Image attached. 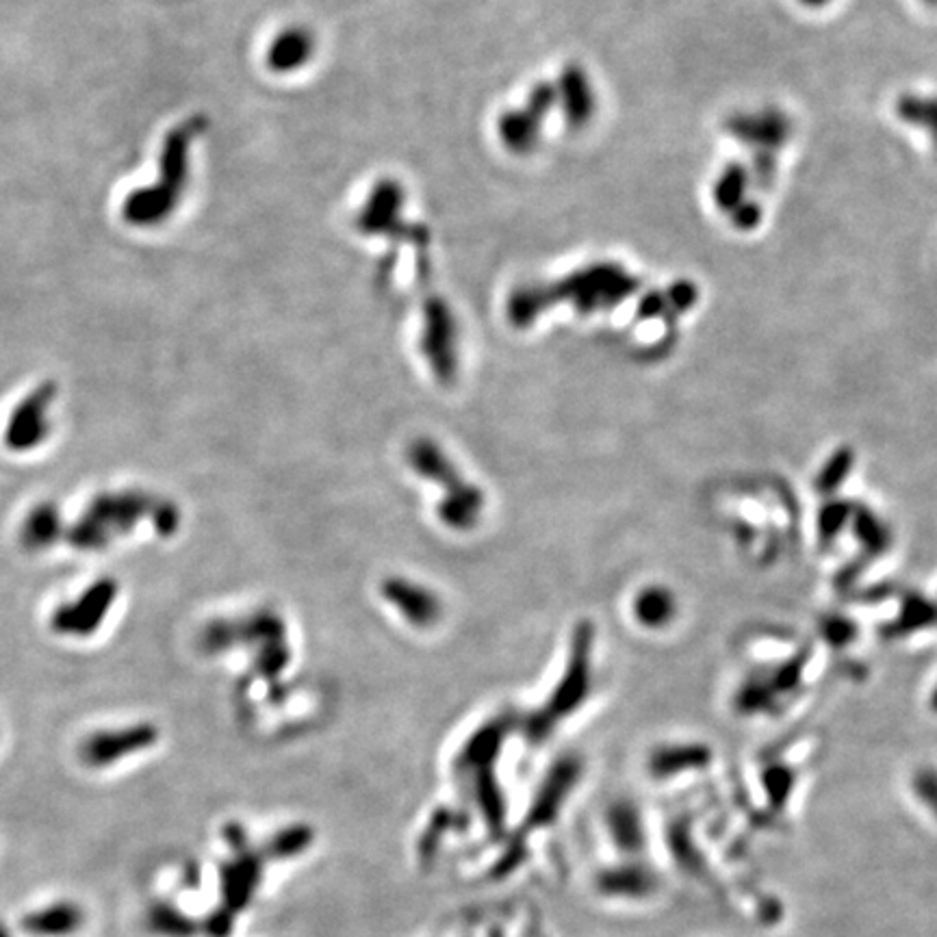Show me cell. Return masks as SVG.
<instances>
[{"instance_id":"cell-13","label":"cell","mask_w":937,"mask_h":937,"mask_svg":"<svg viewBox=\"0 0 937 937\" xmlns=\"http://www.w3.org/2000/svg\"><path fill=\"white\" fill-rule=\"evenodd\" d=\"M586 650H588V636L579 634V636H577L576 657H574L571 668H569V673L565 675V679H563V684H560V688H558V695L554 697V701H552V706H549L547 715H545V717H541V719H536V721L530 722V733H532L534 738H538V740H541V738L549 731V724L554 722V719L558 721L560 717L569 715V710H574L577 704L586 697V686H588Z\"/></svg>"},{"instance_id":"cell-9","label":"cell","mask_w":937,"mask_h":937,"mask_svg":"<svg viewBox=\"0 0 937 937\" xmlns=\"http://www.w3.org/2000/svg\"><path fill=\"white\" fill-rule=\"evenodd\" d=\"M724 131L753 152L777 154L791 142L793 120L777 107H762L753 111H738L724 120Z\"/></svg>"},{"instance_id":"cell-15","label":"cell","mask_w":937,"mask_h":937,"mask_svg":"<svg viewBox=\"0 0 937 937\" xmlns=\"http://www.w3.org/2000/svg\"><path fill=\"white\" fill-rule=\"evenodd\" d=\"M606 829L612 845L630 860H636L647 849L645 818L634 800L612 803L606 811Z\"/></svg>"},{"instance_id":"cell-16","label":"cell","mask_w":937,"mask_h":937,"mask_svg":"<svg viewBox=\"0 0 937 937\" xmlns=\"http://www.w3.org/2000/svg\"><path fill=\"white\" fill-rule=\"evenodd\" d=\"M85 923L83 909L74 901H57L22 918V929L33 937L74 936Z\"/></svg>"},{"instance_id":"cell-12","label":"cell","mask_w":937,"mask_h":937,"mask_svg":"<svg viewBox=\"0 0 937 937\" xmlns=\"http://www.w3.org/2000/svg\"><path fill=\"white\" fill-rule=\"evenodd\" d=\"M597 890L608 898L645 901L660 890V876L645 862L628 860L597 874Z\"/></svg>"},{"instance_id":"cell-18","label":"cell","mask_w":937,"mask_h":937,"mask_svg":"<svg viewBox=\"0 0 937 937\" xmlns=\"http://www.w3.org/2000/svg\"><path fill=\"white\" fill-rule=\"evenodd\" d=\"M315 51L313 35L302 26H291L274 37L268 51V66L274 73H295L302 68Z\"/></svg>"},{"instance_id":"cell-20","label":"cell","mask_w":937,"mask_h":937,"mask_svg":"<svg viewBox=\"0 0 937 937\" xmlns=\"http://www.w3.org/2000/svg\"><path fill=\"white\" fill-rule=\"evenodd\" d=\"M384 595L389 597V601H393L397 606V610H402L413 623L420 625H431L433 621L438 619L440 614V606L438 599L431 595L426 588L408 584L404 579H393L386 584Z\"/></svg>"},{"instance_id":"cell-33","label":"cell","mask_w":937,"mask_h":937,"mask_svg":"<svg viewBox=\"0 0 937 937\" xmlns=\"http://www.w3.org/2000/svg\"><path fill=\"white\" fill-rule=\"evenodd\" d=\"M931 708L937 712V684L936 688H934V693H931Z\"/></svg>"},{"instance_id":"cell-6","label":"cell","mask_w":937,"mask_h":937,"mask_svg":"<svg viewBox=\"0 0 937 937\" xmlns=\"http://www.w3.org/2000/svg\"><path fill=\"white\" fill-rule=\"evenodd\" d=\"M556 102H558L556 85H552V83L534 85L523 109L505 111L504 116L500 118L498 133H500L502 144L514 154L532 152L538 144L543 122H545L547 113L556 107Z\"/></svg>"},{"instance_id":"cell-28","label":"cell","mask_w":937,"mask_h":937,"mask_svg":"<svg viewBox=\"0 0 937 937\" xmlns=\"http://www.w3.org/2000/svg\"><path fill=\"white\" fill-rule=\"evenodd\" d=\"M308 842H310V834L308 831H304V829H291V831L281 834L274 840L272 851H274L276 858H291V856L299 853Z\"/></svg>"},{"instance_id":"cell-24","label":"cell","mask_w":937,"mask_h":937,"mask_svg":"<svg viewBox=\"0 0 937 937\" xmlns=\"http://www.w3.org/2000/svg\"><path fill=\"white\" fill-rule=\"evenodd\" d=\"M552 306L549 299V291L547 285H523V287L514 288L510 299H508V319L523 328L530 326L534 319H538V315H543L547 308Z\"/></svg>"},{"instance_id":"cell-22","label":"cell","mask_w":937,"mask_h":937,"mask_svg":"<svg viewBox=\"0 0 937 937\" xmlns=\"http://www.w3.org/2000/svg\"><path fill=\"white\" fill-rule=\"evenodd\" d=\"M894 113L907 127L923 129L937 154V94H901L894 102Z\"/></svg>"},{"instance_id":"cell-2","label":"cell","mask_w":937,"mask_h":937,"mask_svg":"<svg viewBox=\"0 0 937 937\" xmlns=\"http://www.w3.org/2000/svg\"><path fill=\"white\" fill-rule=\"evenodd\" d=\"M154 505L156 502L142 491L100 493L66 532V538L74 549L80 552L102 549L113 541V536L131 532L140 519L152 514Z\"/></svg>"},{"instance_id":"cell-17","label":"cell","mask_w":937,"mask_h":937,"mask_svg":"<svg viewBox=\"0 0 937 937\" xmlns=\"http://www.w3.org/2000/svg\"><path fill=\"white\" fill-rule=\"evenodd\" d=\"M710 760L712 753L704 744H666L651 755L650 771L653 777L666 780L688 771H701L710 764Z\"/></svg>"},{"instance_id":"cell-8","label":"cell","mask_w":937,"mask_h":937,"mask_svg":"<svg viewBox=\"0 0 937 937\" xmlns=\"http://www.w3.org/2000/svg\"><path fill=\"white\" fill-rule=\"evenodd\" d=\"M159 740V729L138 722L122 729H102L80 742L78 755L89 769H107L116 762L150 749Z\"/></svg>"},{"instance_id":"cell-30","label":"cell","mask_w":937,"mask_h":937,"mask_svg":"<svg viewBox=\"0 0 937 937\" xmlns=\"http://www.w3.org/2000/svg\"><path fill=\"white\" fill-rule=\"evenodd\" d=\"M152 521H154V527L163 536L176 532L178 530V510H176V505H172L170 502H159V504L154 505V510H152Z\"/></svg>"},{"instance_id":"cell-10","label":"cell","mask_w":937,"mask_h":937,"mask_svg":"<svg viewBox=\"0 0 937 937\" xmlns=\"http://www.w3.org/2000/svg\"><path fill=\"white\" fill-rule=\"evenodd\" d=\"M422 346L436 378L443 382L454 380L458 367V328L454 313L440 297H431L426 302Z\"/></svg>"},{"instance_id":"cell-35","label":"cell","mask_w":937,"mask_h":937,"mask_svg":"<svg viewBox=\"0 0 937 937\" xmlns=\"http://www.w3.org/2000/svg\"><path fill=\"white\" fill-rule=\"evenodd\" d=\"M927 7H936L937 9V0H923Z\"/></svg>"},{"instance_id":"cell-1","label":"cell","mask_w":937,"mask_h":937,"mask_svg":"<svg viewBox=\"0 0 937 937\" xmlns=\"http://www.w3.org/2000/svg\"><path fill=\"white\" fill-rule=\"evenodd\" d=\"M200 129V120H187L167 133L159 159V181L135 189L122 205V216L129 224L159 226L176 211L189 176V148Z\"/></svg>"},{"instance_id":"cell-5","label":"cell","mask_w":937,"mask_h":937,"mask_svg":"<svg viewBox=\"0 0 937 937\" xmlns=\"http://www.w3.org/2000/svg\"><path fill=\"white\" fill-rule=\"evenodd\" d=\"M57 400V384L53 380L33 389L11 413L4 428V445L11 451L26 454L40 447L51 433L48 411Z\"/></svg>"},{"instance_id":"cell-19","label":"cell","mask_w":937,"mask_h":937,"mask_svg":"<svg viewBox=\"0 0 937 937\" xmlns=\"http://www.w3.org/2000/svg\"><path fill=\"white\" fill-rule=\"evenodd\" d=\"M62 534H64V519H62L59 505L42 502V504L33 505L31 512L26 514L20 530V541L29 552H40L57 543Z\"/></svg>"},{"instance_id":"cell-4","label":"cell","mask_w":937,"mask_h":937,"mask_svg":"<svg viewBox=\"0 0 937 937\" xmlns=\"http://www.w3.org/2000/svg\"><path fill=\"white\" fill-rule=\"evenodd\" d=\"M118 599V581L113 577L96 579L74 601L62 603L53 617L51 628L62 636L85 639L100 630L109 610Z\"/></svg>"},{"instance_id":"cell-29","label":"cell","mask_w":937,"mask_h":937,"mask_svg":"<svg viewBox=\"0 0 937 937\" xmlns=\"http://www.w3.org/2000/svg\"><path fill=\"white\" fill-rule=\"evenodd\" d=\"M664 295H666V302H668V306L673 310L684 313V310H688L697 302V287L693 283H688V281H679V283H675L673 287L668 288V291H664Z\"/></svg>"},{"instance_id":"cell-23","label":"cell","mask_w":937,"mask_h":937,"mask_svg":"<svg viewBox=\"0 0 937 937\" xmlns=\"http://www.w3.org/2000/svg\"><path fill=\"white\" fill-rule=\"evenodd\" d=\"M749 187H751L749 167L736 161L727 163L712 185L715 205L721 209L722 214L731 216L736 209H740L749 200Z\"/></svg>"},{"instance_id":"cell-3","label":"cell","mask_w":937,"mask_h":937,"mask_svg":"<svg viewBox=\"0 0 937 937\" xmlns=\"http://www.w3.org/2000/svg\"><path fill=\"white\" fill-rule=\"evenodd\" d=\"M639 288V279L619 263H592L569 274L558 285H547L552 304L569 302L577 313L590 315L612 308Z\"/></svg>"},{"instance_id":"cell-32","label":"cell","mask_w":937,"mask_h":937,"mask_svg":"<svg viewBox=\"0 0 937 937\" xmlns=\"http://www.w3.org/2000/svg\"><path fill=\"white\" fill-rule=\"evenodd\" d=\"M803 7H809V9H822V7H827L829 2H834V0H798Z\"/></svg>"},{"instance_id":"cell-25","label":"cell","mask_w":937,"mask_h":937,"mask_svg":"<svg viewBox=\"0 0 937 937\" xmlns=\"http://www.w3.org/2000/svg\"><path fill=\"white\" fill-rule=\"evenodd\" d=\"M257 879H259V865L252 860L243 858L237 864L228 865V870H224V896L226 903L235 909H241L248 905V898L252 896L254 887H257ZM224 903V905H226Z\"/></svg>"},{"instance_id":"cell-27","label":"cell","mask_w":937,"mask_h":937,"mask_svg":"<svg viewBox=\"0 0 937 937\" xmlns=\"http://www.w3.org/2000/svg\"><path fill=\"white\" fill-rule=\"evenodd\" d=\"M909 788L916 803L923 805L925 811L931 814V818L937 822V769L934 766L916 769L912 775Z\"/></svg>"},{"instance_id":"cell-7","label":"cell","mask_w":937,"mask_h":937,"mask_svg":"<svg viewBox=\"0 0 937 937\" xmlns=\"http://www.w3.org/2000/svg\"><path fill=\"white\" fill-rule=\"evenodd\" d=\"M402 207H404V189L395 181L386 178L380 181L371 196L367 198L359 216V230L364 235H384L393 239H413L420 246L426 243L428 235L424 228L408 226L402 219Z\"/></svg>"},{"instance_id":"cell-31","label":"cell","mask_w":937,"mask_h":937,"mask_svg":"<svg viewBox=\"0 0 937 937\" xmlns=\"http://www.w3.org/2000/svg\"><path fill=\"white\" fill-rule=\"evenodd\" d=\"M762 209H760V205L758 203H753L751 198L740 207V209H736L733 214H731V221H733V226L736 228H740V230H751V228H755L760 221H762Z\"/></svg>"},{"instance_id":"cell-21","label":"cell","mask_w":937,"mask_h":937,"mask_svg":"<svg viewBox=\"0 0 937 937\" xmlns=\"http://www.w3.org/2000/svg\"><path fill=\"white\" fill-rule=\"evenodd\" d=\"M677 614V597L671 588L653 584L645 586L634 599V617L647 630L666 628Z\"/></svg>"},{"instance_id":"cell-34","label":"cell","mask_w":937,"mask_h":937,"mask_svg":"<svg viewBox=\"0 0 937 937\" xmlns=\"http://www.w3.org/2000/svg\"><path fill=\"white\" fill-rule=\"evenodd\" d=\"M0 937H11V934H9V929H7V927H4L2 923H0Z\"/></svg>"},{"instance_id":"cell-14","label":"cell","mask_w":937,"mask_h":937,"mask_svg":"<svg viewBox=\"0 0 937 937\" xmlns=\"http://www.w3.org/2000/svg\"><path fill=\"white\" fill-rule=\"evenodd\" d=\"M556 94H558V102L563 107L565 120L571 129H584L595 111H597V94L592 87V80L588 78V74L584 73L581 66L569 64L563 74L560 80L556 85Z\"/></svg>"},{"instance_id":"cell-26","label":"cell","mask_w":937,"mask_h":937,"mask_svg":"<svg viewBox=\"0 0 937 937\" xmlns=\"http://www.w3.org/2000/svg\"><path fill=\"white\" fill-rule=\"evenodd\" d=\"M145 925L152 934L165 937H192L196 931V925L192 918H187L181 909H176L170 903H154L148 909Z\"/></svg>"},{"instance_id":"cell-11","label":"cell","mask_w":937,"mask_h":937,"mask_svg":"<svg viewBox=\"0 0 937 937\" xmlns=\"http://www.w3.org/2000/svg\"><path fill=\"white\" fill-rule=\"evenodd\" d=\"M579 773H581V764L576 758H563L556 762V766L545 777L541 791L536 794V800L527 814V822L532 827H545L558 818L563 805L567 803V796L576 788Z\"/></svg>"}]
</instances>
